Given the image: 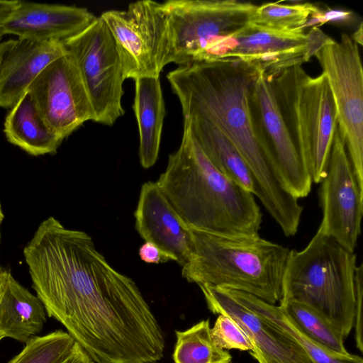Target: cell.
Returning <instances> with one entry per match:
<instances>
[{"label":"cell","mask_w":363,"mask_h":363,"mask_svg":"<svg viewBox=\"0 0 363 363\" xmlns=\"http://www.w3.org/2000/svg\"><path fill=\"white\" fill-rule=\"evenodd\" d=\"M46 313L95 363H154L164 338L135 282L113 267L84 231L51 216L23 249Z\"/></svg>","instance_id":"1"},{"label":"cell","mask_w":363,"mask_h":363,"mask_svg":"<svg viewBox=\"0 0 363 363\" xmlns=\"http://www.w3.org/2000/svg\"><path fill=\"white\" fill-rule=\"evenodd\" d=\"M258 72L239 60L202 61L179 66L167 79L184 118L211 123L235 146L257 182V199L289 235L297 231L303 208L285 189L252 113L250 95Z\"/></svg>","instance_id":"2"},{"label":"cell","mask_w":363,"mask_h":363,"mask_svg":"<svg viewBox=\"0 0 363 363\" xmlns=\"http://www.w3.org/2000/svg\"><path fill=\"white\" fill-rule=\"evenodd\" d=\"M184 223L223 235H257L262 214L255 196L219 172L184 125L178 149L157 181Z\"/></svg>","instance_id":"3"},{"label":"cell","mask_w":363,"mask_h":363,"mask_svg":"<svg viewBox=\"0 0 363 363\" xmlns=\"http://www.w3.org/2000/svg\"><path fill=\"white\" fill-rule=\"evenodd\" d=\"M190 228L192 250L182 275L190 283L245 292L275 304L290 250L257 235Z\"/></svg>","instance_id":"4"},{"label":"cell","mask_w":363,"mask_h":363,"mask_svg":"<svg viewBox=\"0 0 363 363\" xmlns=\"http://www.w3.org/2000/svg\"><path fill=\"white\" fill-rule=\"evenodd\" d=\"M357 267L354 252L318 228L303 249L289 251L279 302L308 306L345 338L354 324Z\"/></svg>","instance_id":"5"},{"label":"cell","mask_w":363,"mask_h":363,"mask_svg":"<svg viewBox=\"0 0 363 363\" xmlns=\"http://www.w3.org/2000/svg\"><path fill=\"white\" fill-rule=\"evenodd\" d=\"M269 79L299 155L313 183L319 184L326 174L337 125L328 79L323 72L310 76L301 65L290 66Z\"/></svg>","instance_id":"6"},{"label":"cell","mask_w":363,"mask_h":363,"mask_svg":"<svg viewBox=\"0 0 363 363\" xmlns=\"http://www.w3.org/2000/svg\"><path fill=\"white\" fill-rule=\"evenodd\" d=\"M162 6L172 63L182 66L215 60L220 45L248 25L257 5L236 0H169Z\"/></svg>","instance_id":"7"},{"label":"cell","mask_w":363,"mask_h":363,"mask_svg":"<svg viewBox=\"0 0 363 363\" xmlns=\"http://www.w3.org/2000/svg\"><path fill=\"white\" fill-rule=\"evenodd\" d=\"M114 40L125 79L160 77L172 63V49L162 3L141 0L126 10L100 16Z\"/></svg>","instance_id":"8"},{"label":"cell","mask_w":363,"mask_h":363,"mask_svg":"<svg viewBox=\"0 0 363 363\" xmlns=\"http://www.w3.org/2000/svg\"><path fill=\"white\" fill-rule=\"evenodd\" d=\"M89 94L94 122L112 125L125 111V78L114 40L101 16L77 35L62 41Z\"/></svg>","instance_id":"9"},{"label":"cell","mask_w":363,"mask_h":363,"mask_svg":"<svg viewBox=\"0 0 363 363\" xmlns=\"http://www.w3.org/2000/svg\"><path fill=\"white\" fill-rule=\"evenodd\" d=\"M335 104L337 126L359 185L363 187V71L358 45L347 34L314 54Z\"/></svg>","instance_id":"10"},{"label":"cell","mask_w":363,"mask_h":363,"mask_svg":"<svg viewBox=\"0 0 363 363\" xmlns=\"http://www.w3.org/2000/svg\"><path fill=\"white\" fill-rule=\"evenodd\" d=\"M319 184L323 217L318 229L347 251L354 252L361 233L363 187L354 174L337 125L326 174Z\"/></svg>","instance_id":"11"},{"label":"cell","mask_w":363,"mask_h":363,"mask_svg":"<svg viewBox=\"0 0 363 363\" xmlns=\"http://www.w3.org/2000/svg\"><path fill=\"white\" fill-rule=\"evenodd\" d=\"M28 91L46 123L64 139L86 121L95 120L80 73L67 53L49 64Z\"/></svg>","instance_id":"12"},{"label":"cell","mask_w":363,"mask_h":363,"mask_svg":"<svg viewBox=\"0 0 363 363\" xmlns=\"http://www.w3.org/2000/svg\"><path fill=\"white\" fill-rule=\"evenodd\" d=\"M252 113L261 139L281 180L295 198L306 197L313 181L284 121L269 79L259 71L250 95Z\"/></svg>","instance_id":"13"},{"label":"cell","mask_w":363,"mask_h":363,"mask_svg":"<svg viewBox=\"0 0 363 363\" xmlns=\"http://www.w3.org/2000/svg\"><path fill=\"white\" fill-rule=\"evenodd\" d=\"M309 38L303 30L279 31L248 23L224 42L220 60H239L271 78L308 61Z\"/></svg>","instance_id":"14"},{"label":"cell","mask_w":363,"mask_h":363,"mask_svg":"<svg viewBox=\"0 0 363 363\" xmlns=\"http://www.w3.org/2000/svg\"><path fill=\"white\" fill-rule=\"evenodd\" d=\"M199 286L213 313L230 317L247 333L254 346L250 354L258 363H314L294 339L242 305L228 289Z\"/></svg>","instance_id":"15"},{"label":"cell","mask_w":363,"mask_h":363,"mask_svg":"<svg viewBox=\"0 0 363 363\" xmlns=\"http://www.w3.org/2000/svg\"><path fill=\"white\" fill-rule=\"evenodd\" d=\"M140 236L156 245L170 260L182 267L192 250L190 228L178 216L157 182L144 183L134 213Z\"/></svg>","instance_id":"16"},{"label":"cell","mask_w":363,"mask_h":363,"mask_svg":"<svg viewBox=\"0 0 363 363\" xmlns=\"http://www.w3.org/2000/svg\"><path fill=\"white\" fill-rule=\"evenodd\" d=\"M67 53L61 41L24 38L0 43V107L11 108L38 75Z\"/></svg>","instance_id":"17"},{"label":"cell","mask_w":363,"mask_h":363,"mask_svg":"<svg viewBox=\"0 0 363 363\" xmlns=\"http://www.w3.org/2000/svg\"><path fill=\"white\" fill-rule=\"evenodd\" d=\"M96 16L75 6L20 1L0 25V37L13 35L38 41H64L86 29Z\"/></svg>","instance_id":"18"},{"label":"cell","mask_w":363,"mask_h":363,"mask_svg":"<svg viewBox=\"0 0 363 363\" xmlns=\"http://www.w3.org/2000/svg\"><path fill=\"white\" fill-rule=\"evenodd\" d=\"M46 320V311L40 298L8 272L0 300V341L10 337L26 343L42 331Z\"/></svg>","instance_id":"19"},{"label":"cell","mask_w":363,"mask_h":363,"mask_svg":"<svg viewBox=\"0 0 363 363\" xmlns=\"http://www.w3.org/2000/svg\"><path fill=\"white\" fill-rule=\"evenodd\" d=\"M133 108L139 133L140 162L148 169L157 160L166 116L160 77L135 79Z\"/></svg>","instance_id":"20"},{"label":"cell","mask_w":363,"mask_h":363,"mask_svg":"<svg viewBox=\"0 0 363 363\" xmlns=\"http://www.w3.org/2000/svg\"><path fill=\"white\" fill-rule=\"evenodd\" d=\"M4 133L9 142L34 156L55 153L64 140L44 121L28 91L11 108Z\"/></svg>","instance_id":"21"},{"label":"cell","mask_w":363,"mask_h":363,"mask_svg":"<svg viewBox=\"0 0 363 363\" xmlns=\"http://www.w3.org/2000/svg\"><path fill=\"white\" fill-rule=\"evenodd\" d=\"M184 125L189 128L206 157L219 172L258 197L257 182L244 159L218 128L198 118H184Z\"/></svg>","instance_id":"22"},{"label":"cell","mask_w":363,"mask_h":363,"mask_svg":"<svg viewBox=\"0 0 363 363\" xmlns=\"http://www.w3.org/2000/svg\"><path fill=\"white\" fill-rule=\"evenodd\" d=\"M231 295L245 307L277 325L294 339L314 363H363L356 354H339L322 347L303 335L279 306L267 303L251 294L228 289Z\"/></svg>","instance_id":"23"},{"label":"cell","mask_w":363,"mask_h":363,"mask_svg":"<svg viewBox=\"0 0 363 363\" xmlns=\"http://www.w3.org/2000/svg\"><path fill=\"white\" fill-rule=\"evenodd\" d=\"M210 330L209 319L186 330H177L174 363H230L232 355L215 345Z\"/></svg>","instance_id":"24"},{"label":"cell","mask_w":363,"mask_h":363,"mask_svg":"<svg viewBox=\"0 0 363 363\" xmlns=\"http://www.w3.org/2000/svg\"><path fill=\"white\" fill-rule=\"evenodd\" d=\"M279 306L306 337L334 353L349 354L343 336L311 308L294 301L279 302Z\"/></svg>","instance_id":"25"},{"label":"cell","mask_w":363,"mask_h":363,"mask_svg":"<svg viewBox=\"0 0 363 363\" xmlns=\"http://www.w3.org/2000/svg\"><path fill=\"white\" fill-rule=\"evenodd\" d=\"M318 7L310 3H265L257 6L250 24L279 31L303 30Z\"/></svg>","instance_id":"26"},{"label":"cell","mask_w":363,"mask_h":363,"mask_svg":"<svg viewBox=\"0 0 363 363\" xmlns=\"http://www.w3.org/2000/svg\"><path fill=\"white\" fill-rule=\"evenodd\" d=\"M76 341L62 330L33 336L9 363H62L71 354Z\"/></svg>","instance_id":"27"},{"label":"cell","mask_w":363,"mask_h":363,"mask_svg":"<svg viewBox=\"0 0 363 363\" xmlns=\"http://www.w3.org/2000/svg\"><path fill=\"white\" fill-rule=\"evenodd\" d=\"M210 333L213 343L220 349H236L249 352L253 350V344L247 333L228 315L218 314Z\"/></svg>","instance_id":"28"},{"label":"cell","mask_w":363,"mask_h":363,"mask_svg":"<svg viewBox=\"0 0 363 363\" xmlns=\"http://www.w3.org/2000/svg\"><path fill=\"white\" fill-rule=\"evenodd\" d=\"M363 264L361 263L357 267L356 274V294H355V342L359 350L363 351L362 340V295H363Z\"/></svg>","instance_id":"29"},{"label":"cell","mask_w":363,"mask_h":363,"mask_svg":"<svg viewBox=\"0 0 363 363\" xmlns=\"http://www.w3.org/2000/svg\"><path fill=\"white\" fill-rule=\"evenodd\" d=\"M138 255L140 259L147 264H160L169 261L164 252L150 242H145L140 247Z\"/></svg>","instance_id":"30"},{"label":"cell","mask_w":363,"mask_h":363,"mask_svg":"<svg viewBox=\"0 0 363 363\" xmlns=\"http://www.w3.org/2000/svg\"><path fill=\"white\" fill-rule=\"evenodd\" d=\"M62 363H95L85 351L75 343L72 352L69 357Z\"/></svg>","instance_id":"31"},{"label":"cell","mask_w":363,"mask_h":363,"mask_svg":"<svg viewBox=\"0 0 363 363\" xmlns=\"http://www.w3.org/2000/svg\"><path fill=\"white\" fill-rule=\"evenodd\" d=\"M21 1H0V25L7 21L13 15Z\"/></svg>","instance_id":"32"},{"label":"cell","mask_w":363,"mask_h":363,"mask_svg":"<svg viewBox=\"0 0 363 363\" xmlns=\"http://www.w3.org/2000/svg\"><path fill=\"white\" fill-rule=\"evenodd\" d=\"M351 38L357 44L362 45V23H361L359 28L354 33Z\"/></svg>","instance_id":"33"},{"label":"cell","mask_w":363,"mask_h":363,"mask_svg":"<svg viewBox=\"0 0 363 363\" xmlns=\"http://www.w3.org/2000/svg\"><path fill=\"white\" fill-rule=\"evenodd\" d=\"M7 272H8L7 271H4L3 275L0 278V300L1 298L3 292H4Z\"/></svg>","instance_id":"34"},{"label":"cell","mask_w":363,"mask_h":363,"mask_svg":"<svg viewBox=\"0 0 363 363\" xmlns=\"http://www.w3.org/2000/svg\"><path fill=\"white\" fill-rule=\"evenodd\" d=\"M3 219H4V213H3V211H2V209H1V204H0V227H1V223L3 221ZM4 271L5 270L1 269V267L0 266V278L3 275Z\"/></svg>","instance_id":"35"},{"label":"cell","mask_w":363,"mask_h":363,"mask_svg":"<svg viewBox=\"0 0 363 363\" xmlns=\"http://www.w3.org/2000/svg\"></svg>","instance_id":"36"}]
</instances>
